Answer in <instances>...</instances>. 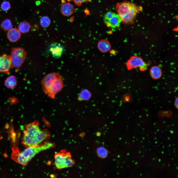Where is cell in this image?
I'll use <instances>...</instances> for the list:
<instances>
[{"instance_id":"6da1fadb","label":"cell","mask_w":178,"mask_h":178,"mask_svg":"<svg viewBox=\"0 0 178 178\" xmlns=\"http://www.w3.org/2000/svg\"><path fill=\"white\" fill-rule=\"evenodd\" d=\"M50 136L49 132L46 129L41 130L39 122L35 121L24 126L22 144L26 148L37 147L46 142Z\"/></svg>"},{"instance_id":"7a4b0ae2","label":"cell","mask_w":178,"mask_h":178,"mask_svg":"<svg viewBox=\"0 0 178 178\" xmlns=\"http://www.w3.org/2000/svg\"><path fill=\"white\" fill-rule=\"evenodd\" d=\"M53 144L46 141L36 147H29L22 152H20L18 148H12V158L16 162L23 166H26L36 154L42 151L52 148Z\"/></svg>"},{"instance_id":"3957f363","label":"cell","mask_w":178,"mask_h":178,"mask_svg":"<svg viewBox=\"0 0 178 178\" xmlns=\"http://www.w3.org/2000/svg\"><path fill=\"white\" fill-rule=\"evenodd\" d=\"M41 84L44 93L52 99L55 98L56 95L61 91L64 86L61 76L55 72L44 76L41 80Z\"/></svg>"},{"instance_id":"277c9868","label":"cell","mask_w":178,"mask_h":178,"mask_svg":"<svg viewBox=\"0 0 178 178\" xmlns=\"http://www.w3.org/2000/svg\"><path fill=\"white\" fill-rule=\"evenodd\" d=\"M142 10L140 7L127 1L118 3L116 7V10L121 22L126 24L133 23L137 14Z\"/></svg>"},{"instance_id":"5b68a950","label":"cell","mask_w":178,"mask_h":178,"mask_svg":"<svg viewBox=\"0 0 178 178\" xmlns=\"http://www.w3.org/2000/svg\"><path fill=\"white\" fill-rule=\"evenodd\" d=\"M54 164L56 168L59 170L71 167L75 164L70 153L66 149L55 153Z\"/></svg>"},{"instance_id":"8992f818","label":"cell","mask_w":178,"mask_h":178,"mask_svg":"<svg viewBox=\"0 0 178 178\" xmlns=\"http://www.w3.org/2000/svg\"><path fill=\"white\" fill-rule=\"evenodd\" d=\"M27 54L26 51L22 47L12 48L10 55L12 67L18 68L20 67L24 62Z\"/></svg>"},{"instance_id":"52a82bcc","label":"cell","mask_w":178,"mask_h":178,"mask_svg":"<svg viewBox=\"0 0 178 178\" xmlns=\"http://www.w3.org/2000/svg\"><path fill=\"white\" fill-rule=\"evenodd\" d=\"M12 67L10 55H0V73H8Z\"/></svg>"},{"instance_id":"ba28073f","label":"cell","mask_w":178,"mask_h":178,"mask_svg":"<svg viewBox=\"0 0 178 178\" xmlns=\"http://www.w3.org/2000/svg\"><path fill=\"white\" fill-rule=\"evenodd\" d=\"M65 47L60 44L53 43L50 44L48 47V51L52 56L54 58L60 57L65 50Z\"/></svg>"},{"instance_id":"9c48e42d","label":"cell","mask_w":178,"mask_h":178,"mask_svg":"<svg viewBox=\"0 0 178 178\" xmlns=\"http://www.w3.org/2000/svg\"><path fill=\"white\" fill-rule=\"evenodd\" d=\"M127 66L129 69L138 67L143 70L146 68V65L143 60L137 57H131L127 62Z\"/></svg>"},{"instance_id":"30bf717a","label":"cell","mask_w":178,"mask_h":178,"mask_svg":"<svg viewBox=\"0 0 178 178\" xmlns=\"http://www.w3.org/2000/svg\"><path fill=\"white\" fill-rule=\"evenodd\" d=\"M104 22L107 27L114 29L119 26L121 21L118 15L114 13L111 17Z\"/></svg>"},{"instance_id":"8fae6325","label":"cell","mask_w":178,"mask_h":178,"mask_svg":"<svg viewBox=\"0 0 178 178\" xmlns=\"http://www.w3.org/2000/svg\"><path fill=\"white\" fill-rule=\"evenodd\" d=\"M63 2L60 8L62 14L66 16H71L74 12V8L73 6L69 2Z\"/></svg>"},{"instance_id":"7c38bea8","label":"cell","mask_w":178,"mask_h":178,"mask_svg":"<svg viewBox=\"0 0 178 178\" xmlns=\"http://www.w3.org/2000/svg\"><path fill=\"white\" fill-rule=\"evenodd\" d=\"M21 33L18 29L15 28H12L7 31V36L8 40L12 42L17 41L21 38Z\"/></svg>"},{"instance_id":"4fadbf2b","label":"cell","mask_w":178,"mask_h":178,"mask_svg":"<svg viewBox=\"0 0 178 178\" xmlns=\"http://www.w3.org/2000/svg\"><path fill=\"white\" fill-rule=\"evenodd\" d=\"M97 46L99 50L103 53L108 51L111 48V45L110 42L106 40L100 41L98 43Z\"/></svg>"},{"instance_id":"5bb4252c","label":"cell","mask_w":178,"mask_h":178,"mask_svg":"<svg viewBox=\"0 0 178 178\" xmlns=\"http://www.w3.org/2000/svg\"><path fill=\"white\" fill-rule=\"evenodd\" d=\"M30 27L31 25L29 22L23 21L19 24L18 29L21 33H25L29 31Z\"/></svg>"},{"instance_id":"9a60e30c","label":"cell","mask_w":178,"mask_h":178,"mask_svg":"<svg viewBox=\"0 0 178 178\" xmlns=\"http://www.w3.org/2000/svg\"><path fill=\"white\" fill-rule=\"evenodd\" d=\"M4 84L9 88L11 89L15 87L17 84L15 77L12 75L7 77L5 81Z\"/></svg>"},{"instance_id":"2e32d148","label":"cell","mask_w":178,"mask_h":178,"mask_svg":"<svg viewBox=\"0 0 178 178\" xmlns=\"http://www.w3.org/2000/svg\"><path fill=\"white\" fill-rule=\"evenodd\" d=\"M162 72L160 68L157 66H154L150 70V75L152 78L154 79L159 78L161 76Z\"/></svg>"},{"instance_id":"e0dca14e","label":"cell","mask_w":178,"mask_h":178,"mask_svg":"<svg viewBox=\"0 0 178 178\" xmlns=\"http://www.w3.org/2000/svg\"><path fill=\"white\" fill-rule=\"evenodd\" d=\"M2 29L5 31H8L13 28V25L11 20L6 19L3 20L0 24Z\"/></svg>"},{"instance_id":"ac0fdd59","label":"cell","mask_w":178,"mask_h":178,"mask_svg":"<svg viewBox=\"0 0 178 178\" xmlns=\"http://www.w3.org/2000/svg\"><path fill=\"white\" fill-rule=\"evenodd\" d=\"M40 23L41 26L44 28H46L50 25L51 21L49 18L47 16L42 17L40 19Z\"/></svg>"},{"instance_id":"d6986e66","label":"cell","mask_w":178,"mask_h":178,"mask_svg":"<svg viewBox=\"0 0 178 178\" xmlns=\"http://www.w3.org/2000/svg\"><path fill=\"white\" fill-rule=\"evenodd\" d=\"M90 97V93L87 90L82 91L79 94L78 99L79 100H87Z\"/></svg>"},{"instance_id":"ffe728a7","label":"cell","mask_w":178,"mask_h":178,"mask_svg":"<svg viewBox=\"0 0 178 178\" xmlns=\"http://www.w3.org/2000/svg\"><path fill=\"white\" fill-rule=\"evenodd\" d=\"M97 152L99 156L102 158L106 157L108 154L106 149L102 147H100L98 149Z\"/></svg>"},{"instance_id":"44dd1931","label":"cell","mask_w":178,"mask_h":178,"mask_svg":"<svg viewBox=\"0 0 178 178\" xmlns=\"http://www.w3.org/2000/svg\"><path fill=\"white\" fill-rule=\"evenodd\" d=\"M11 5L8 1H4L1 4L0 7L1 10L4 11H7L11 8Z\"/></svg>"},{"instance_id":"7402d4cb","label":"cell","mask_w":178,"mask_h":178,"mask_svg":"<svg viewBox=\"0 0 178 178\" xmlns=\"http://www.w3.org/2000/svg\"><path fill=\"white\" fill-rule=\"evenodd\" d=\"M75 4L78 6L81 5L82 3L91 1L92 0H73Z\"/></svg>"},{"instance_id":"603a6c76","label":"cell","mask_w":178,"mask_h":178,"mask_svg":"<svg viewBox=\"0 0 178 178\" xmlns=\"http://www.w3.org/2000/svg\"><path fill=\"white\" fill-rule=\"evenodd\" d=\"M175 105L177 108L178 107V98L177 97L175 101Z\"/></svg>"},{"instance_id":"cb8c5ba5","label":"cell","mask_w":178,"mask_h":178,"mask_svg":"<svg viewBox=\"0 0 178 178\" xmlns=\"http://www.w3.org/2000/svg\"><path fill=\"white\" fill-rule=\"evenodd\" d=\"M1 139V136H0V140Z\"/></svg>"}]
</instances>
